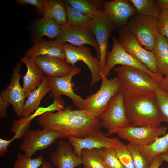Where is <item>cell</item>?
Wrapping results in <instances>:
<instances>
[{
	"label": "cell",
	"mask_w": 168,
	"mask_h": 168,
	"mask_svg": "<svg viewBox=\"0 0 168 168\" xmlns=\"http://www.w3.org/2000/svg\"><path fill=\"white\" fill-rule=\"evenodd\" d=\"M37 121L42 128L60 133L59 138H83L102 128L99 118L85 110H73L70 105L55 112L43 113Z\"/></svg>",
	"instance_id": "1"
},
{
	"label": "cell",
	"mask_w": 168,
	"mask_h": 168,
	"mask_svg": "<svg viewBox=\"0 0 168 168\" xmlns=\"http://www.w3.org/2000/svg\"><path fill=\"white\" fill-rule=\"evenodd\" d=\"M102 5L103 11L109 16L117 28L126 24L130 18L138 13L129 0H103Z\"/></svg>",
	"instance_id": "17"
},
{
	"label": "cell",
	"mask_w": 168,
	"mask_h": 168,
	"mask_svg": "<svg viewBox=\"0 0 168 168\" xmlns=\"http://www.w3.org/2000/svg\"><path fill=\"white\" fill-rule=\"evenodd\" d=\"M138 43L145 49L153 51L160 36L156 27V18L151 16L137 14L127 23Z\"/></svg>",
	"instance_id": "6"
},
{
	"label": "cell",
	"mask_w": 168,
	"mask_h": 168,
	"mask_svg": "<svg viewBox=\"0 0 168 168\" xmlns=\"http://www.w3.org/2000/svg\"><path fill=\"white\" fill-rule=\"evenodd\" d=\"M17 139V136H14L11 139L6 140L2 138H0V157H3L8 152V147L15 139Z\"/></svg>",
	"instance_id": "39"
},
{
	"label": "cell",
	"mask_w": 168,
	"mask_h": 168,
	"mask_svg": "<svg viewBox=\"0 0 168 168\" xmlns=\"http://www.w3.org/2000/svg\"><path fill=\"white\" fill-rule=\"evenodd\" d=\"M119 160L125 168H135L131 153L127 145L115 149Z\"/></svg>",
	"instance_id": "37"
},
{
	"label": "cell",
	"mask_w": 168,
	"mask_h": 168,
	"mask_svg": "<svg viewBox=\"0 0 168 168\" xmlns=\"http://www.w3.org/2000/svg\"><path fill=\"white\" fill-rule=\"evenodd\" d=\"M40 168H52L51 164L47 161L43 162L41 167Z\"/></svg>",
	"instance_id": "44"
},
{
	"label": "cell",
	"mask_w": 168,
	"mask_h": 168,
	"mask_svg": "<svg viewBox=\"0 0 168 168\" xmlns=\"http://www.w3.org/2000/svg\"><path fill=\"white\" fill-rule=\"evenodd\" d=\"M47 111L46 108L40 107L34 114L27 117H21L19 120H14L11 128V131L17 136V139H20L29 129L30 122L35 117L40 116Z\"/></svg>",
	"instance_id": "29"
},
{
	"label": "cell",
	"mask_w": 168,
	"mask_h": 168,
	"mask_svg": "<svg viewBox=\"0 0 168 168\" xmlns=\"http://www.w3.org/2000/svg\"><path fill=\"white\" fill-rule=\"evenodd\" d=\"M138 15L151 16L156 18L159 16L161 7L155 0H130Z\"/></svg>",
	"instance_id": "30"
},
{
	"label": "cell",
	"mask_w": 168,
	"mask_h": 168,
	"mask_svg": "<svg viewBox=\"0 0 168 168\" xmlns=\"http://www.w3.org/2000/svg\"><path fill=\"white\" fill-rule=\"evenodd\" d=\"M21 62L24 63L27 68V72L23 77V87L25 97L36 89L42 81L44 76L36 65L34 59L25 56L20 58Z\"/></svg>",
	"instance_id": "22"
},
{
	"label": "cell",
	"mask_w": 168,
	"mask_h": 168,
	"mask_svg": "<svg viewBox=\"0 0 168 168\" xmlns=\"http://www.w3.org/2000/svg\"><path fill=\"white\" fill-rule=\"evenodd\" d=\"M81 157L84 168H108L99 149H83Z\"/></svg>",
	"instance_id": "28"
},
{
	"label": "cell",
	"mask_w": 168,
	"mask_h": 168,
	"mask_svg": "<svg viewBox=\"0 0 168 168\" xmlns=\"http://www.w3.org/2000/svg\"><path fill=\"white\" fill-rule=\"evenodd\" d=\"M122 83L124 98L140 97L155 93L159 84L150 75L138 68L126 65L115 67Z\"/></svg>",
	"instance_id": "3"
},
{
	"label": "cell",
	"mask_w": 168,
	"mask_h": 168,
	"mask_svg": "<svg viewBox=\"0 0 168 168\" xmlns=\"http://www.w3.org/2000/svg\"><path fill=\"white\" fill-rule=\"evenodd\" d=\"M61 32L55 40L62 44L69 42L76 46L90 45L96 49L100 58V49L95 35L88 27H77L66 23L60 25Z\"/></svg>",
	"instance_id": "15"
},
{
	"label": "cell",
	"mask_w": 168,
	"mask_h": 168,
	"mask_svg": "<svg viewBox=\"0 0 168 168\" xmlns=\"http://www.w3.org/2000/svg\"><path fill=\"white\" fill-rule=\"evenodd\" d=\"M99 118L102 127L107 130L108 136L117 133L131 125L126 115L124 97L121 91L111 99L107 109Z\"/></svg>",
	"instance_id": "5"
},
{
	"label": "cell",
	"mask_w": 168,
	"mask_h": 168,
	"mask_svg": "<svg viewBox=\"0 0 168 168\" xmlns=\"http://www.w3.org/2000/svg\"><path fill=\"white\" fill-rule=\"evenodd\" d=\"M100 150L108 168H125L118 158L114 149L103 147Z\"/></svg>",
	"instance_id": "34"
},
{
	"label": "cell",
	"mask_w": 168,
	"mask_h": 168,
	"mask_svg": "<svg viewBox=\"0 0 168 168\" xmlns=\"http://www.w3.org/2000/svg\"><path fill=\"white\" fill-rule=\"evenodd\" d=\"M72 147L67 142L60 141L57 148L50 155L51 162L58 168H75L82 164V157L75 154Z\"/></svg>",
	"instance_id": "19"
},
{
	"label": "cell",
	"mask_w": 168,
	"mask_h": 168,
	"mask_svg": "<svg viewBox=\"0 0 168 168\" xmlns=\"http://www.w3.org/2000/svg\"><path fill=\"white\" fill-rule=\"evenodd\" d=\"M60 133L49 129H39L26 131L23 138L22 144L19 148L24 152L25 155L31 158L38 151L45 150L58 138Z\"/></svg>",
	"instance_id": "11"
},
{
	"label": "cell",
	"mask_w": 168,
	"mask_h": 168,
	"mask_svg": "<svg viewBox=\"0 0 168 168\" xmlns=\"http://www.w3.org/2000/svg\"><path fill=\"white\" fill-rule=\"evenodd\" d=\"M67 138L73 147L74 153L79 157H81V152L83 149L100 150L102 148L106 147L116 149L125 145L116 137L110 138L107 137L100 130L93 132L83 138L72 136Z\"/></svg>",
	"instance_id": "12"
},
{
	"label": "cell",
	"mask_w": 168,
	"mask_h": 168,
	"mask_svg": "<svg viewBox=\"0 0 168 168\" xmlns=\"http://www.w3.org/2000/svg\"><path fill=\"white\" fill-rule=\"evenodd\" d=\"M10 103L0 96V117L5 118L7 115V110Z\"/></svg>",
	"instance_id": "40"
},
{
	"label": "cell",
	"mask_w": 168,
	"mask_h": 168,
	"mask_svg": "<svg viewBox=\"0 0 168 168\" xmlns=\"http://www.w3.org/2000/svg\"><path fill=\"white\" fill-rule=\"evenodd\" d=\"M101 84L99 90L84 99V110L99 118L108 108L111 99L122 91L121 81L116 76L110 79L101 75Z\"/></svg>",
	"instance_id": "4"
},
{
	"label": "cell",
	"mask_w": 168,
	"mask_h": 168,
	"mask_svg": "<svg viewBox=\"0 0 168 168\" xmlns=\"http://www.w3.org/2000/svg\"><path fill=\"white\" fill-rule=\"evenodd\" d=\"M153 51L159 73L168 76V39L160 35Z\"/></svg>",
	"instance_id": "26"
},
{
	"label": "cell",
	"mask_w": 168,
	"mask_h": 168,
	"mask_svg": "<svg viewBox=\"0 0 168 168\" xmlns=\"http://www.w3.org/2000/svg\"><path fill=\"white\" fill-rule=\"evenodd\" d=\"M127 146L131 153L135 168H148L150 165L136 146L129 143Z\"/></svg>",
	"instance_id": "36"
},
{
	"label": "cell",
	"mask_w": 168,
	"mask_h": 168,
	"mask_svg": "<svg viewBox=\"0 0 168 168\" xmlns=\"http://www.w3.org/2000/svg\"><path fill=\"white\" fill-rule=\"evenodd\" d=\"M60 26L53 20L47 18L35 19L30 27L31 42L33 43L44 36L56 40L61 32Z\"/></svg>",
	"instance_id": "21"
},
{
	"label": "cell",
	"mask_w": 168,
	"mask_h": 168,
	"mask_svg": "<svg viewBox=\"0 0 168 168\" xmlns=\"http://www.w3.org/2000/svg\"><path fill=\"white\" fill-rule=\"evenodd\" d=\"M79 12L92 19L102 8V0H64Z\"/></svg>",
	"instance_id": "27"
},
{
	"label": "cell",
	"mask_w": 168,
	"mask_h": 168,
	"mask_svg": "<svg viewBox=\"0 0 168 168\" xmlns=\"http://www.w3.org/2000/svg\"><path fill=\"white\" fill-rule=\"evenodd\" d=\"M164 161L161 154L158 155L154 158L148 168H159Z\"/></svg>",
	"instance_id": "41"
},
{
	"label": "cell",
	"mask_w": 168,
	"mask_h": 168,
	"mask_svg": "<svg viewBox=\"0 0 168 168\" xmlns=\"http://www.w3.org/2000/svg\"><path fill=\"white\" fill-rule=\"evenodd\" d=\"M158 86L161 88L168 91V76L164 77L159 82Z\"/></svg>",
	"instance_id": "42"
},
{
	"label": "cell",
	"mask_w": 168,
	"mask_h": 168,
	"mask_svg": "<svg viewBox=\"0 0 168 168\" xmlns=\"http://www.w3.org/2000/svg\"><path fill=\"white\" fill-rule=\"evenodd\" d=\"M82 72L79 67L76 66L69 74L62 77H48L51 86L49 94L50 97L54 99L64 95L69 98L75 106L79 110H84V99L74 91V84L72 82V77Z\"/></svg>",
	"instance_id": "14"
},
{
	"label": "cell",
	"mask_w": 168,
	"mask_h": 168,
	"mask_svg": "<svg viewBox=\"0 0 168 168\" xmlns=\"http://www.w3.org/2000/svg\"><path fill=\"white\" fill-rule=\"evenodd\" d=\"M156 2L161 8H168V0H158Z\"/></svg>",
	"instance_id": "43"
},
{
	"label": "cell",
	"mask_w": 168,
	"mask_h": 168,
	"mask_svg": "<svg viewBox=\"0 0 168 168\" xmlns=\"http://www.w3.org/2000/svg\"><path fill=\"white\" fill-rule=\"evenodd\" d=\"M155 93L162 122L168 123V91L161 88L158 86Z\"/></svg>",
	"instance_id": "32"
},
{
	"label": "cell",
	"mask_w": 168,
	"mask_h": 168,
	"mask_svg": "<svg viewBox=\"0 0 168 168\" xmlns=\"http://www.w3.org/2000/svg\"><path fill=\"white\" fill-rule=\"evenodd\" d=\"M51 89L49 78L44 76L40 84L30 93L25 102L22 117H27L38 110L42 98Z\"/></svg>",
	"instance_id": "23"
},
{
	"label": "cell",
	"mask_w": 168,
	"mask_h": 168,
	"mask_svg": "<svg viewBox=\"0 0 168 168\" xmlns=\"http://www.w3.org/2000/svg\"><path fill=\"white\" fill-rule=\"evenodd\" d=\"M43 157L40 155L37 158L28 157L22 153H18L13 164V168H38L43 162Z\"/></svg>",
	"instance_id": "33"
},
{
	"label": "cell",
	"mask_w": 168,
	"mask_h": 168,
	"mask_svg": "<svg viewBox=\"0 0 168 168\" xmlns=\"http://www.w3.org/2000/svg\"><path fill=\"white\" fill-rule=\"evenodd\" d=\"M113 47L110 52L106 54V61L104 70L101 75L107 77L110 70L115 65H121L135 67L146 72L159 83L164 77L161 74L151 72L139 60L127 53L122 47L118 39L111 35Z\"/></svg>",
	"instance_id": "7"
},
{
	"label": "cell",
	"mask_w": 168,
	"mask_h": 168,
	"mask_svg": "<svg viewBox=\"0 0 168 168\" xmlns=\"http://www.w3.org/2000/svg\"><path fill=\"white\" fill-rule=\"evenodd\" d=\"M16 2L19 5L28 4L35 6L36 11L43 17L44 12L43 0H17Z\"/></svg>",
	"instance_id": "38"
},
{
	"label": "cell",
	"mask_w": 168,
	"mask_h": 168,
	"mask_svg": "<svg viewBox=\"0 0 168 168\" xmlns=\"http://www.w3.org/2000/svg\"><path fill=\"white\" fill-rule=\"evenodd\" d=\"M161 155L164 161L168 163V152L161 154ZM167 168H168V167Z\"/></svg>",
	"instance_id": "45"
},
{
	"label": "cell",
	"mask_w": 168,
	"mask_h": 168,
	"mask_svg": "<svg viewBox=\"0 0 168 168\" xmlns=\"http://www.w3.org/2000/svg\"><path fill=\"white\" fill-rule=\"evenodd\" d=\"M127 116L134 126H160L162 122L155 93L140 97L124 98Z\"/></svg>",
	"instance_id": "2"
},
{
	"label": "cell",
	"mask_w": 168,
	"mask_h": 168,
	"mask_svg": "<svg viewBox=\"0 0 168 168\" xmlns=\"http://www.w3.org/2000/svg\"><path fill=\"white\" fill-rule=\"evenodd\" d=\"M157 30L159 35L168 39V8H161V11L156 18Z\"/></svg>",
	"instance_id": "35"
},
{
	"label": "cell",
	"mask_w": 168,
	"mask_h": 168,
	"mask_svg": "<svg viewBox=\"0 0 168 168\" xmlns=\"http://www.w3.org/2000/svg\"><path fill=\"white\" fill-rule=\"evenodd\" d=\"M41 55L65 59L63 44L55 40H47L42 38L34 42L32 46L26 51L24 56L34 59Z\"/></svg>",
	"instance_id": "20"
},
{
	"label": "cell",
	"mask_w": 168,
	"mask_h": 168,
	"mask_svg": "<svg viewBox=\"0 0 168 168\" xmlns=\"http://www.w3.org/2000/svg\"><path fill=\"white\" fill-rule=\"evenodd\" d=\"M65 60L74 68L78 61L83 62L88 67L91 74V88L101 80L100 58L94 57L90 48L85 45L76 46L67 43L63 44Z\"/></svg>",
	"instance_id": "10"
},
{
	"label": "cell",
	"mask_w": 168,
	"mask_h": 168,
	"mask_svg": "<svg viewBox=\"0 0 168 168\" xmlns=\"http://www.w3.org/2000/svg\"><path fill=\"white\" fill-rule=\"evenodd\" d=\"M168 130V127L164 126L155 127L130 125L120 130L117 133L120 138L130 143L144 146L150 144L159 137L165 135Z\"/></svg>",
	"instance_id": "13"
},
{
	"label": "cell",
	"mask_w": 168,
	"mask_h": 168,
	"mask_svg": "<svg viewBox=\"0 0 168 168\" xmlns=\"http://www.w3.org/2000/svg\"><path fill=\"white\" fill-rule=\"evenodd\" d=\"M67 23L77 27H88L91 19L73 8L64 0Z\"/></svg>",
	"instance_id": "31"
},
{
	"label": "cell",
	"mask_w": 168,
	"mask_h": 168,
	"mask_svg": "<svg viewBox=\"0 0 168 168\" xmlns=\"http://www.w3.org/2000/svg\"><path fill=\"white\" fill-rule=\"evenodd\" d=\"M135 145L150 165L155 156L168 152V133L150 145Z\"/></svg>",
	"instance_id": "24"
},
{
	"label": "cell",
	"mask_w": 168,
	"mask_h": 168,
	"mask_svg": "<svg viewBox=\"0 0 168 168\" xmlns=\"http://www.w3.org/2000/svg\"><path fill=\"white\" fill-rule=\"evenodd\" d=\"M35 63L43 74L48 77H62L70 73L74 68L65 59L46 55L34 58Z\"/></svg>",
	"instance_id": "18"
},
{
	"label": "cell",
	"mask_w": 168,
	"mask_h": 168,
	"mask_svg": "<svg viewBox=\"0 0 168 168\" xmlns=\"http://www.w3.org/2000/svg\"><path fill=\"white\" fill-rule=\"evenodd\" d=\"M88 28L93 33L99 47L101 74L105 64L108 40L116 27L109 16L104 11L100 10L91 19Z\"/></svg>",
	"instance_id": "9"
},
{
	"label": "cell",
	"mask_w": 168,
	"mask_h": 168,
	"mask_svg": "<svg viewBox=\"0 0 168 168\" xmlns=\"http://www.w3.org/2000/svg\"><path fill=\"white\" fill-rule=\"evenodd\" d=\"M119 29L118 40L123 49L146 65L151 72L159 74L154 51L147 50L142 46L127 24Z\"/></svg>",
	"instance_id": "8"
},
{
	"label": "cell",
	"mask_w": 168,
	"mask_h": 168,
	"mask_svg": "<svg viewBox=\"0 0 168 168\" xmlns=\"http://www.w3.org/2000/svg\"><path fill=\"white\" fill-rule=\"evenodd\" d=\"M43 0L44 12L43 17L52 19L60 25L67 23L63 0Z\"/></svg>",
	"instance_id": "25"
},
{
	"label": "cell",
	"mask_w": 168,
	"mask_h": 168,
	"mask_svg": "<svg viewBox=\"0 0 168 168\" xmlns=\"http://www.w3.org/2000/svg\"><path fill=\"white\" fill-rule=\"evenodd\" d=\"M22 63H18L13 68L10 82L5 89L1 91L0 95L12 105L16 114L20 118L22 117L26 98L23 88L20 82L22 77L20 73Z\"/></svg>",
	"instance_id": "16"
}]
</instances>
